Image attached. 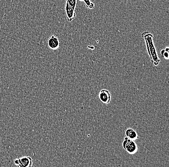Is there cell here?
Masks as SVG:
<instances>
[{
	"mask_svg": "<svg viewBox=\"0 0 169 167\" xmlns=\"http://www.w3.org/2000/svg\"><path fill=\"white\" fill-rule=\"evenodd\" d=\"M80 1H83V0H79Z\"/></svg>",
	"mask_w": 169,
	"mask_h": 167,
	"instance_id": "4fadbf2b",
	"label": "cell"
},
{
	"mask_svg": "<svg viewBox=\"0 0 169 167\" xmlns=\"http://www.w3.org/2000/svg\"><path fill=\"white\" fill-rule=\"evenodd\" d=\"M164 50H165V51L167 52H169V48L168 47H166L165 49Z\"/></svg>",
	"mask_w": 169,
	"mask_h": 167,
	"instance_id": "8fae6325",
	"label": "cell"
},
{
	"mask_svg": "<svg viewBox=\"0 0 169 167\" xmlns=\"http://www.w3.org/2000/svg\"><path fill=\"white\" fill-rule=\"evenodd\" d=\"M125 135L126 136L128 137V138L130 140L134 141L138 139L139 136L138 135V133L136 130L133 129L129 128L127 129L125 131Z\"/></svg>",
	"mask_w": 169,
	"mask_h": 167,
	"instance_id": "52a82bcc",
	"label": "cell"
},
{
	"mask_svg": "<svg viewBox=\"0 0 169 167\" xmlns=\"http://www.w3.org/2000/svg\"><path fill=\"white\" fill-rule=\"evenodd\" d=\"M83 1L85 3L86 7L87 8L91 9L94 8V4L91 1V0H83Z\"/></svg>",
	"mask_w": 169,
	"mask_h": 167,
	"instance_id": "ba28073f",
	"label": "cell"
},
{
	"mask_svg": "<svg viewBox=\"0 0 169 167\" xmlns=\"http://www.w3.org/2000/svg\"><path fill=\"white\" fill-rule=\"evenodd\" d=\"M65 2L72 7L76 9L77 5V0H65Z\"/></svg>",
	"mask_w": 169,
	"mask_h": 167,
	"instance_id": "9c48e42d",
	"label": "cell"
},
{
	"mask_svg": "<svg viewBox=\"0 0 169 167\" xmlns=\"http://www.w3.org/2000/svg\"><path fill=\"white\" fill-rule=\"evenodd\" d=\"M65 11L67 20L69 22H71L75 19L77 16L75 12V9L72 7L66 2L65 3Z\"/></svg>",
	"mask_w": 169,
	"mask_h": 167,
	"instance_id": "8992f818",
	"label": "cell"
},
{
	"mask_svg": "<svg viewBox=\"0 0 169 167\" xmlns=\"http://www.w3.org/2000/svg\"><path fill=\"white\" fill-rule=\"evenodd\" d=\"M123 146L129 154H134L138 150V146L136 142L130 139L124 140L123 143Z\"/></svg>",
	"mask_w": 169,
	"mask_h": 167,
	"instance_id": "7a4b0ae2",
	"label": "cell"
},
{
	"mask_svg": "<svg viewBox=\"0 0 169 167\" xmlns=\"http://www.w3.org/2000/svg\"><path fill=\"white\" fill-rule=\"evenodd\" d=\"M14 164L19 167H30L32 166L33 160L31 157H21L18 159H15L14 160Z\"/></svg>",
	"mask_w": 169,
	"mask_h": 167,
	"instance_id": "3957f363",
	"label": "cell"
},
{
	"mask_svg": "<svg viewBox=\"0 0 169 167\" xmlns=\"http://www.w3.org/2000/svg\"><path fill=\"white\" fill-rule=\"evenodd\" d=\"M141 35L144 38L146 42L148 53L149 55L151 62L156 66L159 65V63L161 62V59L158 56V54L155 46L153 41V36L152 34L148 32H144L142 33Z\"/></svg>",
	"mask_w": 169,
	"mask_h": 167,
	"instance_id": "6da1fadb",
	"label": "cell"
},
{
	"mask_svg": "<svg viewBox=\"0 0 169 167\" xmlns=\"http://www.w3.org/2000/svg\"><path fill=\"white\" fill-rule=\"evenodd\" d=\"M48 47L53 50L58 49L60 47V42L58 38L54 35L50 36L48 39Z\"/></svg>",
	"mask_w": 169,
	"mask_h": 167,
	"instance_id": "5b68a950",
	"label": "cell"
},
{
	"mask_svg": "<svg viewBox=\"0 0 169 167\" xmlns=\"http://www.w3.org/2000/svg\"><path fill=\"white\" fill-rule=\"evenodd\" d=\"M99 98L100 101L102 103L108 104L111 101V94L108 90L102 89L99 93Z\"/></svg>",
	"mask_w": 169,
	"mask_h": 167,
	"instance_id": "277c9868",
	"label": "cell"
},
{
	"mask_svg": "<svg viewBox=\"0 0 169 167\" xmlns=\"http://www.w3.org/2000/svg\"><path fill=\"white\" fill-rule=\"evenodd\" d=\"M161 54L165 59H168L169 58V52L165 51V50H161Z\"/></svg>",
	"mask_w": 169,
	"mask_h": 167,
	"instance_id": "30bf717a",
	"label": "cell"
},
{
	"mask_svg": "<svg viewBox=\"0 0 169 167\" xmlns=\"http://www.w3.org/2000/svg\"><path fill=\"white\" fill-rule=\"evenodd\" d=\"M128 139H129V138H128V137L126 136V137L124 138V140H128Z\"/></svg>",
	"mask_w": 169,
	"mask_h": 167,
	"instance_id": "7c38bea8",
	"label": "cell"
}]
</instances>
